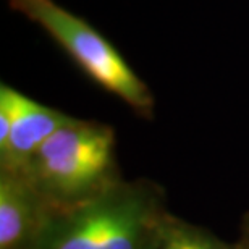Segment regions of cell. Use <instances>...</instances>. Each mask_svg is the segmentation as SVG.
I'll return each mask as SVG.
<instances>
[{
  "label": "cell",
  "instance_id": "6da1fadb",
  "mask_svg": "<svg viewBox=\"0 0 249 249\" xmlns=\"http://www.w3.org/2000/svg\"><path fill=\"white\" fill-rule=\"evenodd\" d=\"M170 217L162 185L151 178L122 180L62 212L46 249H159Z\"/></svg>",
  "mask_w": 249,
  "mask_h": 249
},
{
  "label": "cell",
  "instance_id": "7a4b0ae2",
  "mask_svg": "<svg viewBox=\"0 0 249 249\" xmlns=\"http://www.w3.org/2000/svg\"><path fill=\"white\" fill-rule=\"evenodd\" d=\"M60 212L94 201L124 180L110 124L73 117L23 167Z\"/></svg>",
  "mask_w": 249,
  "mask_h": 249
},
{
  "label": "cell",
  "instance_id": "3957f363",
  "mask_svg": "<svg viewBox=\"0 0 249 249\" xmlns=\"http://www.w3.org/2000/svg\"><path fill=\"white\" fill-rule=\"evenodd\" d=\"M10 8L36 23L94 84L118 97L138 117L151 120L156 99L118 49L91 23L53 0H7Z\"/></svg>",
  "mask_w": 249,
  "mask_h": 249
},
{
  "label": "cell",
  "instance_id": "277c9868",
  "mask_svg": "<svg viewBox=\"0 0 249 249\" xmlns=\"http://www.w3.org/2000/svg\"><path fill=\"white\" fill-rule=\"evenodd\" d=\"M60 213L23 168H0V249H46Z\"/></svg>",
  "mask_w": 249,
  "mask_h": 249
},
{
  "label": "cell",
  "instance_id": "5b68a950",
  "mask_svg": "<svg viewBox=\"0 0 249 249\" xmlns=\"http://www.w3.org/2000/svg\"><path fill=\"white\" fill-rule=\"evenodd\" d=\"M0 104L12 117L8 136L0 142V168H23L39 147L73 118L5 83L0 84Z\"/></svg>",
  "mask_w": 249,
  "mask_h": 249
},
{
  "label": "cell",
  "instance_id": "8992f818",
  "mask_svg": "<svg viewBox=\"0 0 249 249\" xmlns=\"http://www.w3.org/2000/svg\"><path fill=\"white\" fill-rule=\"evenodd\" d=\"M159 249H236V245L172 213Z\"/></svg>",
  "mask_w": 249,
  "mask_h": 249
},
{
  "label": "cell",
  "instance_id": "52a82bcc",
  "mask_svg": "<svg viewBox=\"0 0 249 249\" xmlns=\"http://www.w3.org/2000/svg\"><path fill=\"white\" fill-rule=\"evenodd\" d=\"M235 245L236 249H249V209L243 213L240 225H238V235Z\"/></svg>",
  "mask_w": 249,
  "mask_h": 249
}]
</instances>
